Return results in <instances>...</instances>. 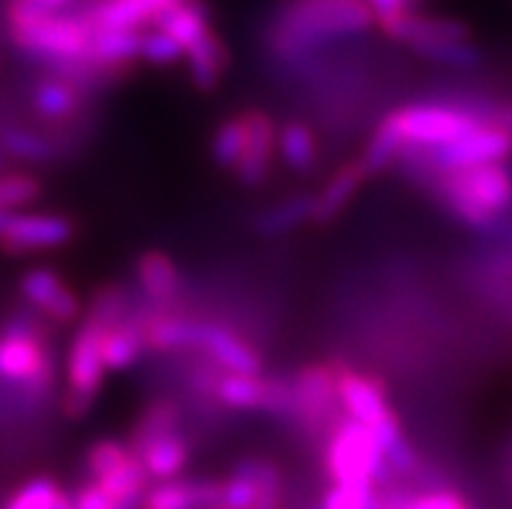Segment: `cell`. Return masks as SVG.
Masks as SVG:
<instances>
[{
	"mask_svg": "<svg viewBox=\"0 0 512 509\" xmlns=\"http://www.w3.org/2000/svg\"><path fill=\"white\" fill-rule=\"evenodd\" d=\"M39 3H45V6H50V8H58V11H63L65 6H71L73 0H39Z\"/></svg>",
	"mask_w": 512,
	"mask_h": 509,
	"instance_id": "obj_44",
	"label": "cell"
},
{
	"mask_svg": "<svg viewBox=\"0 0 512 509\" xmlns=\"http://www.w3.org/2000/svg\"><path fill=\"white\" fill-rule=\"evenodd\" d=\"M0 146L8 159H19L26 164H50L58 156V146L50 138L26 128L0 130Z\"/></svg>",
	"mask_w": 512,
	"mask_h": 509,
	"instance_id": "obj_34",
	"label": "cell"
},
{
	"mask_svg": "<svg viewBox=\"0 0 512 509\" xmlns=\"http://www.w3.org/2000/svg\"><path fill=\"white\" fill-rule=\"evenodd\" d=\"M133 273H136V284L138 291L143 297L149 299L156 307H169L175 304L177 297H180L182 289V278L180 268L167 252L162 250H146L136 258V265H133Z\"/></svg>",
	"mask_w": 512,
	"mask_h": 509,
	"instance_id": "obj_18",
	"label": "cell"
},
{
	"mask_svg": "<svg viewBox=\"0 0 512 509\" xmlns=\"http://www.w3.org/2000/svg\"><path fill=\"white\" fill-rule=\"evenodd\" d=\"M146 351H149V346H146V317L130 312L110 330H104L102 356L107 372H125Z\"/></svg>",
	"mask_w": 512,
	"mask_h": 509,
	"instance_id": "obj_21",
	"label": "cell"
},
{
	"mask_svg": "<svg viewBox=\"0 0 512 509\" xmlns=\"http://www.w3.org/2000/svg\"><path fill=\"white\" fill-rule=\"evenodd\" d=\"M208 398L229 411H266L286 416L292 387L284 377H268L263 372H219Z\"/></svg>",
	"mask_w": 512,
	"mask_h": 509,
	"instance_id": "obj_11",
	"label": "cell"
},
{
	"mask_svg": "<svg viewBox=\"0 0 512 509\" xmlns=\"http://www.w3.org/2000/svg\"><path fill=\"white\" fill-rule=\"evenodd\" d=\"M247 141V115L237 112V115L224 117L216 125L214 136H211V162L224 172H234V167L240 164V156L245 151Z\"/></svg>",
	"mask_w": 512,
	"mask_h": 509,
	"instance_id": "obj_33",
	"label": "cell"
},
{
	"mask_svg": "<svg viewBox=\"0 0 512 509\" xmlns=\"http://www.w3.org/2000/svg\"><path fill=\"white\" fill-rule=\"evenodd\" d=\"M60 486L50 476H34L8 497L3 509H52Z\"/></svg>",
	"mask_w": 512,
	"mask_h": 509,
	"instance_id": "obj_40",
	"label": "cell"
},
{
	"mask_svg": "<svg viewBox=\"0 0 512 509\" xmlns=\"http://www.w3.org/2000/svg\"><path fill=\"white\" fill-rule=\"evenodd\" d=\"M388 115L401 133L403 149H437L487 123L471 107L453 102H414Z\"/></svg>",
	"mask_w": 512,
	"mask_h": 509,
	"instance_id": "obj_9",
	"label": "cell"
},
{
	"mask_svg": "<svg viewBox=\"0 0 512 509\" xmlns=\"http://www.w3.org/2000/svg\"><path fill=\"white\" fill-rule=\"evenodd\" d=\"M416 55L429 60V63L442 65V68H455V71H474V68L484 65V52L471 39H453V42L422 47Z\"/></svg>",
	"mask_w": 512,
	"mask_h": 509,
	"instance_id": "obj_35",
	"label": "cell"
},
{
	"mask_svg": "<svg viewBox=\"0 0 512 509\" xmlns=\"http://www.w3.org/2000/svg\"><path fill=\"white\" fill-rule=\"evenodd\" d=\"M279 465L273 460L263 458H245L234 465L229 476L221 481L224 486V509H253L258 502L260 489L266 484V478L276 471Z\"/></svg>",
	"mask_w": 512,
	"mask_h": 509,
	"instance_id": "obj_27",
	"label": "cell"
},
{
	"mask_svg": "<svg viewBox=\"0 0 512 509\" xmlns=\"http://www.w3.org/2000/svg\"><path fill=\"white\" fill-rule=\"evenodd\" d=\"M19 291L34 312L45 315L52 323H76L81 312H84V304H81L78 294L73 291V286L65 284L63 276L47 268V265L29 268L21 276Z\"/></svg>",
	"mask_w": 512,
	"mask_h": 509,
	"instance_id": "obj_13",
	"label": "cell"
},
{
	"mask_svg": "<svg viewBox=\"0 0 512 509\" xmlns=\"http://www.w3.org/2000/svg\"><path fill=\"white\" fill-rule=\"evenodd\" d=\"M336 374L338 361H312L289 380L292 400L286 416L315 439H323L338 421L336 416H344L338 408Z\"/></svg>",
	"mask_w": 512,
	"mask_h": 509,
	"instance_id": "obj_10",
	"label": "cell"
},
{
	"mask_svg": "<svg viewBox=\"0 0 512 509\" xmlns=\"http://www.w3.org/2000/svg\"><path fill=\"white\" fill-rule=\"evenodd\" d=\"M11 213H13V211H6V208H0V232L6 229L8 219H11Z\"/></svg>",
	"mask_w": 512,
	"mask_h": 509,
	"instance_id": "obj_45",
	"label": "cell"
},
{
	"mask_svg": "<svg viewBox=\"0 0 512 509\" xmlns=\"http://www.w3.org/2000/svg\"><path fill=\"white\" fill-rule=\"evenodd\" d=\"M247 115V141L240 156V164L234 167V180L247 190H258L271 174L273 159H276V130L273 117L258 107L245 110Z\"/></svg>",
	"mask_w": 512,
	"mask_h": 509,
	"instance_id": "obj_14",
	"label": "cell"
},
{
	"mask_svg": "<svg viewBox=\"0 0 512 509\" xmlns=\"http://www.w3.org/2000/svg\"><path fill=\"white\" fill-rule=\"evenodd\" d=\"M32 107L47 123H63L81 110V89L71 78L52 73L34 84Z\"/></svg>",
	"mask_w": 512,
	"mask_h": 509,
	"instance_id": "obj_25",
	"label": "cell"
},
{
	"mask_svg": "<svg viewBox=\"0 0 512 509\" xmlns=\"http://www.w3.org/2000/svg\"><path fill=\"white\" fill-rule=\"evenodd\" d=\"M130 455H133V447L128 442H120V439H99L84 455L86 473H89L91 481H97V478L107 476L115 468H120Z\"/></svg>",
	"mask_w": 512,
	"mask_h": 509,
	"instance_id": "obj_39",
	"label": "cell"
},
{
	"mask_svg": "<svg viewBox=\"0 0 512 509\" xmlns=\"http://www.w3.org/2000/svg\"><path fill=\"white\" fill-rule=\"evenodd\" d=\"M0 380L37 395L55 382V359L34 315H13L0 330Z\"/></svg>",
	"mask_w": 512,
	"mask_h": 509,
	"instance_id": "obj_6",
	"label": "cell"
},
{
	"mask_svg": "<svg viewBox=\"0 0 512 509\" xmlns=\"http://www.w3.org/2000/svg\"><path fill=\"white\" fill-rule=\"evenodd\" d=\"M201 338V320L175 312L146 317V346L154 354H195Z\"/></svg>",
	"mask_w": 512,
	"mask_h": 509,
	"instance_id": "obj_20",
	"label": "cell"
},
{
	"mask_svg": "<svg viewBox=\"0 0 512 509\" xmlns=\"http://www.w3.org/2000/svg\"><path fill=\"white\" fill-rule=\"evenodd\" d=\"M512 159V133L497 123H481L466 136L437 146V149H403L398 164L411 167L416 174L429 180L432 174L453 172V169L497 164Z\"/></svg>",
	"mask_w": 512,
	"mask_h": 509,
	"instance_id": "obj_5",
	"label": "cell"
},
{
	"mask_svg": "<svg viewBox=\"0 0 512 509\" xmlns=\"http://www.w3.org/2000/svg\"><path fill=\"white\" fill-rule=\"evenodd\" d=\"M151 26L167 32L182 50L211 29L208 26V8L203 0H177V3L156 13Z\"/></svg>",
	"mask_w": 512,
	"mask_h": 509,
	"instance_id": "obj_29",
	"label": "cell"
},
{
	"mask_svg": "<svg viewBox=\"0 0 512 509\" xmlns=\"http://www.w3.org/2000/svg\"><path fill=\"white\" fill-rule=\"evenodd\" d=\"M336 395L338 408H341L346 419L370 426L375 439L383 447V455L390 447L401 442V419H398V413L390 406L388 387H385L380 377L359 372V369L349 367L344 361H338Z\"/></svg>",
	"mask_w": 512,
	"mask_h": 509,
	"instance_id": "obj_7",
	"label": "cell"
},
{
	"mask_svg": "<svg viewBox=\"0 0 512 509\" xmlns=\"http://www.w3.org/2000/svg\"><path fill=\"white\" fill-rule=\"evenodd\" d=\"M318 509H383V494L375 484H331Z\"/></svg>",
	"mask_w": 512,
	"mask_h": 509,
	"instance_id": "obj_37",
	"label": "cell"
},
{
	"mask_svg": "<svg viewBox=\"0 0 512 509\" xmlns=\"http://www.w3.org/2000/svg\"><path fill=\"white\" fill-rule=\"evenodd\" d=\"M401 154H403L401 133H398V128L393 125L390 115H385L383 120L377 123V128L372 130L370 141H367V146H364L362 156H359L357 162L359 167L364 169V174H367V180H370V177L385 174L393 164H398Z\"/></svg>",
	"mask_w": 512,
	"mask_h": 509,
	"instance_id": "obj_32",
	"label": "cell"
},
{
	"mask_svg": "<svg viewBox=\"0 0 512 509\" xmlns=\"http://www.w3.org/2000/svg\"><path fill=\"white\" fill-rule=\"evenodd\" d=\"M172 3L177 0H104L89 13V19L97 29H141Z\"/></svg>",
	"mask_w": 512,
	"mask_h": 509,
	"instance_id": "obj_30",
	"label": "cell"
},
{
	"mask_svg": "<svg viewBox=\"0 0 512 509\" xmlns=\"http://www.w3.org/2000/svg\"><path fill=\"white\" fill-rule=\"evenodd\" d=\"M143 32L141 29H97L91 34L89 60L102 73L117 71L141 60Z\"/></svg>",
	"mask_w": 512,
	"mask_h": 509,
	"instance_id": "obj_24",
	"label": "cell"
},
{
	"mask_svg": "<svg viewBox=\"0 0 512 509\" xmlns=\"http://www.w3.org/2000/svg\"><path fill=\"white\" fill-rule=\"evenodd\" d=\"M375 26L364 0H289L268 34L273 52L284 60L305 58L331 39L354 37Z\"/></svg>",
	"mask_w": 512,
	"mask_h": 509,
	"instance_id": "obj_2",
	"label": "cell"
},
{
	"mask_svg": "<svg viewBox=\"0 0 512 509\" xmlns=\"http://www.w3.org/2000/svg\"><path fill=\"white\" fill-rule=\"evenodd\" d=\"M383 32L401 45H409L414 52L429 45H440V42H453V39H471V29L463 21L448 19V16H424L414 11L401 16Z\"/></svg>",
	"mask_w": 512,
	"mask_h": 509,
	"instance_id": "obj_17",
	"label": "cell"
},
{
	"mask_svg": "<svg viewBox=\"0 0 512 509\" xmlns=\"http://www.w3.org/2000/svg\"><path fill=\"white\" fill-rule=\"evenodd\" d=\"M182 426V406L175 398H154L149 406L143 408L141 416L136 419L133 429H130L128 445L133 450H141L143 445H149L154 439L164 437V434L177 432Z\"/></svg>",
	"mask_w": 512,
	"mask_h": 509,
	"instance_id": "obj_31",
	"label": "cell"
},
{
	"mask_svg": "<svg viewBox=\"0 0 512 509\" xmlns=\"http://www.w3.org/2000/svg\"><path fill=\"white\" fill-rule=\"evenodd\" d=\"M141 509H224V486L214 478H167L143 494Z\"/></svg>",
	"mask_w": 512,
	"mask_h": 509,
	"instance_id": "obj_16",
	"label": "cell"
},
{
	"mask_svg": "<svg viewBox=\"0 0 512 509\" xmlns=\"http://www.w3.org/2000/svg\"><path fill=\"white\" fill-rule=\"evenodd\" d=\"M276 159L297 177L315 172L320 162V143L315 130L302 120H286L276 130Z\"/></svg>",
	"mask_w": 512,
	"mask_h": 509,
	"instance_id": "obj_23",
	"label": "cell"
},
{
	"mask_svg": "<svg viewBox=\"0 0 512 509\" xmlns=\"http://www.w3.org/2000/svg\"><path fill=\"white\" fill-rule=\"evenodd\" d=\"M323 468L331 484H388L393 473L370 426L341 419L323 437Z\"/></svg>",
	"mask_w": 512,
	"mask_h": 509,
	"instance_id": "obj_4",
	"label": "cell"
},
{
	"mask_svg": "<svg viewBox=\"0 0 512 509\" xmlns=\"http://www.w3.org/2000/svg\"><path fill=\"white\" fill-rule=\"evenodd\" d=\"M136 455L141 458L151 481H167V478L182 476V471L188 468L190 442L177 429V432L164 434V437L154 439L149 445H143L141 450H136Z\"/></svg>",
	"mask_w": 512,
	"mask_h": 509,
	"instance_id": "obj_26",
	"label": "cell"
},
{
	"mask_svg": "<svg viewBox=\"0 0 512 509\" xmlns=\"http://www.w3.org/2000/svg\"><path fill=\"white\" fill-rule=\"evenodd\" d=\"M6 21L13 45L37 63L50 65L55 73L71 81L76 78L89 81L94 73L102 76V71L94 68L89 60L91 34H94L89 13L86 16L63 13L39 0H8Z\"/></svg>",
	"mask_w": 512,
	"mask_h": 509,
	"instance_id": "obj_1",
	"label": "cell"
},
{
	"mask_svg": "<svg viewBox=\"0 0 512 509\" xmlns=\"http://www.w3.org/2000/svg\"><path fill=\"white\" fill-rule=\"evenodd\" d=\"M73 504H76V509H120V504L97 481L78 486V491H73Z\"/></svg>",
	"mask_w": 512,
	"mask_h": 509,
	"instance_id": "obj_42",
	"label": "cell"
},
{
	"mask_svg": "<svg viewBox=\"0 0 512 509\" xmlns=\"http://www.w3.org/2000/svg\"><path fill=\"white\" fill-rule=\"evenodd\" d=\"M367 182V174L359 167V162L344 164L338 167L336 172L328 177L320 193L315 195V206H312V224L325 226L333 224L336 219L344 216L346 208L354 203V198L359 195L362 185Z\"/></svg>",
	"mask_w": 512,
	"mask_h": 509,
	"instance_id": "obj_19",
	"label": "cell"
},
{
	"mask_svg": "<svg viewBox=\"0 0 512 509\" xmlns=\"http://www.w3.org/2000/svg\"><path fill=\"white\" fill-rule=\"evenodd\" d=\"M42 195V182L26 172H0V208L19 211L32 206Z\"/></svg>",
	"mask_w": 512,
	"mask_h": 509,
	"instance_id": "obj_38",
	"label": "cell"
},
{
	"mask_svg": "<svg viewBox=\"0 0 512 509\" xmlns=\"http://www.w3.org/2000/svg\"><path fill=\"white\" fill-rule=\"evenodd\" d=\"M6 162H8V156H6V151H3V146H0V169L6 167Z\"/></svg>",
	"mask_w": 512,
	"mask_h": 509,
	"instance_id": "obj_46",
	"label": "cell"
},
{
	"mask_svg": "<svg viewBox=\"0 0 512 509\" xmlns=\"http://www.w3.org/2000/svg\"><path fill=\"white\" fill-rule=\"evenodd\" d=\"M427 182L437 203L471 232H492L512 211V169L507 162L440 172Z\"/></svg>",
	"mask_w": 512,
	"mask_h": 509,
	"instance_id": "obj_3",
	"label": "cell"
},
{
	"mask_svg": "<svg viewBox=\"0 0 512 509\" xmlns=\"http://www.w3.org/2000/svg\"><path fill=\"white\" fill-rule=\"evenodd\" d=\"M76 234V226L63 213H11L0 232V250L8 255H32L65 247Z\"/></svg>",
	"mask_w": 512,
	"mask_h": 509,
	"instance_id": "obj_12",
	"label": "cell"
},
{
	"mask_svg": "<svg viewBox=\"0 0 512 509\" xmlns=\"http://www.w3.org/2000/svg\"><path fill=\"white\" fill-rule=\"evenodd\" d=\"M195 354L211 361L221 372H263V356L258 348L237 330L214 320H201V338Z\"/></svg>",
	"mask_w": 512,
	"mask_h": 509,
	"instance_id": "obj_15",
	"label": "cell"
},
{
	"mask_svg": "<svg viewBox=\"0 0 512 509\" xmlns=\"http://www.w3.org/2000/svg\"><path fill=\"white\" fill-rule=\"evenodd\" d=\"M128 315H130V299L128 294H125L123 286L104 284L102 289H97L94 294H91L84 317H89V320H94L97 325H102L104 330H110L112 325H117L123 317Z\"/></svg>",
	"mask_w": 512,
	"mask_h": 509,
	"instance_id": "obj_36",
	"label": "cell"
},
{
	"mask_svg": "<svg viewBox=\"0 0 512 509\" xmlns=\"http://www.w3.org/2000/svg\"><path fill=\"white\" fill-rule=\"evenodd\" d=\"M364 3L375 16V24H380V29H388L390 24H396L401 16L411 11V0H364Z\"/></svg>",
	"mask_w": 512,
	"mask_h": 509,
	"instance_id": "obj_43",
	"label": "cell"
},
{
	"mask_svg": "<svg viewBox=\"0 0 512 509\" xmlns=\"http://www.w3.org/2000/svg\"><path fill=\"white\" fill-rule=\"evenodd\" d=\"M182 55H185V50L167 32H162V29L143 32L141 60H146V63L156 65V68H169L177 60H182Z\"/></svg>",
	"mask_w": 512,
	"mask_h": 509,
	"instance_id": "obj_41",
	"label": "cell"
},
{
	"mask_svg": "<svg viewBox=\"0 0 512 509\" xmlns=\"http://www.w3.org/2000/svg\"><path fill=\"white\" fill-rule=\"evenodd\" d=\"M182 58L188 60V76L198 91H206V94L216 91L227 76L229 52L224 39L214 29H208L201 39H195L193 45L185 47Z\"/></svg>",
	"mask_w": 512,
	"mask_h": 509,
	"instance_id": "obj_22",
	"label": "cell"
},
{
	"mask_svg": "<svg viewBox=\"0 0 512 509\" xmlns=\"http://www.w3.org/2000/svg\"><path fill=\"white\" fill-rule=\"evenodd\" d=\"M104 328L84 317L73 333L68 356H65V398L63 413L71 421H81L94 408L107 377L102 356Z\"/></svg>",
	"mask_w": 512,
	"mask_h": 509,
	"instance_id": "obj_8",
	"label": "cell"
},
{
	"mask_svg": "<svg viewBox=\"0 0 512 509\" xmlns=\"http://www.w3.org/2000/svg\"><path fill=\"white\" fill-rule=\"evenodd\" d=\"M312 206H315V195L310 193H297L276 200L253 219L255 232L266 239L284 237V234L294 232L299 226L312 224Z\"/></svg>",
	"mask_w": 512,
	"mask_h": 509,
	"instance_id": "obj_28",
	"label": "cell"
}]
</instances>
